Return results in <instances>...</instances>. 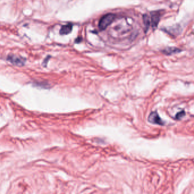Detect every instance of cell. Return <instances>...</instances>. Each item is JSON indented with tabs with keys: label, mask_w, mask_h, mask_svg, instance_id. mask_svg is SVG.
Returning <instances> with one entry per match:
<instances>
[{
	"label": "cell",
	"mask_w": 194,
	"mask_h": 194,
	"mask_svg": "<svg viewBox=\"0 0 194 194\" xmlns=\"http://www.w3.org/2000/svg\"><path fill=\"white\" fill-rule=\"evenodd\" d=\"M115 16L114 14H107L101 18L99 23V28L100 30H104L115 19Z\"/></svg>",
	"instance_id": "6da1fadb"
},
{
	"label": "cell",
	"mask_w": 194,
	"mask_h": 194,
	"mask_svg": "<svg viewBox=\"0 0 194 194\" xmlns=\"http://www.w3.org/2000/svg\"><path fill=\"white\" fill-rule=\"evenodd\" d=\"M7 60L10 61L13 65L17 66H22L26 62L25 58L14 55H9L7 56Z\"/></svg>",
	"instance_id": "7a4b0ae2"
},
{
	"label": "cell",
	"mask_w": 194,
	"mask_h": 194,
	"mask_svg": "<svg viewBox=\"0 0 194 194\" xmlns=\"http://www.w3.org/2000/svg\"><path fill=\"white\" fill-rule=\"evenodd\" d=\"M162 10H157V11L151 12V24L153 28H155L157 27L158 23L160 21L161 17L162 16Z\"/></svg>",
	"instance_id": "3957f363"
},
{
	"label": "cell",
	"mask_w": 194,
	"mask_h": 194,
	"mask_svg": "<svg viewBox=\"0 0 194 194\" xmlns=\"http://www.w3.org/2000/svg\"><path fill=\"white\" fill-rule=\"evenodd\" d=\"M148 121L149 122L153 124H157L159 125H164V122L156 112H153L150 114L148 117Z\"/></svg>",
	"instance_id": "277c9868"
},
{
	"label": "cell",
	"mask_w": 194,
	"mask_h": 194,
	"mask_svg": "<svg viewBox=\"0 0 194 194\" xmlns=\"http://www.w3.org/2000/svg\"><path fill=\"white\" fill-rule=\"evenodd\" d=\"M161 51L162 52L163 54H164L166 55H171L174 54L179 53L181 51H182V50L178 47H167L165 49L162 50Z\"/></svg>",
	"instance_id": "5b68a950"
},
{
	"label": "cell",
	"mask_w": 194,
	"mask_h": 194,
	"mask_svg": "<svg viewBox=\"0 0 194 194\" xmlns=\"http://www.w3.org/2000/svg\"><path fill=\"white\" fill-rule=\"evenodd\" d=\"M73 25L72 24H68L61 27L60 30V33L61 35H67L70 33L72 30Z\"/></svg>",
	"instance_id": "8992f818"
},
{
	"label": "cell",
	"mask_w": 194,
	"mask_h": 194,
	"mask_svg": "<svg viewBox=\"0 0 194 194\" xmlns=\"http://www.w3.org/2000/svg\"><path fill=\"white\" fill-rule=\"evenodd\" d=\"M166 32L169 34H171L172 35H174V34L175 35H178L181 33V28L179 25H176L175 28L172 26V28H169L168 30H167Z\"/></svg>",
	"instance_id": "52a82bcc"
},
{
	"label": "cell",
	"mask_w": 194,
	"mask_h": 194,
	"mask_svg": "<svg viewBox=\"0 0 194 194\" xmlns=\"http://www.w3.org/2000/svg\"><path fill=\"white\" fill-rule=\"evenodd\" d=\"M143 22H144V23L145 32H146L148 30L149 28L150 25L149 17V16L147 14H144L143 16Z\"/></svg>",
	"instance_id": "ba28073f"
},
{
	"label": "cell",
	"mask_w": 194,
	"mask_h": 194,
	"mask_svg": "<svg viewBox=\"0 0 194 194\" xmlns=\"http://www.w3.org/2000/svg\"><path fill=\"white\" fill-rule=\"evenodd\" d=\"M185 115V113L184 111H182V112H179V113H178L175 116V118L177 120H180Z\"/></svg>",
	"instance_id": "9c48e42d"
}]
</instances>
